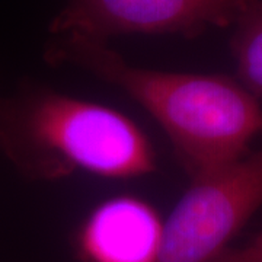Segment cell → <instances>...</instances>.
<instances>
[{
  "label": "cell",
  "mask_w": 262,
  "mask_h": 262,
  "mask_svg": "<svg viewBox=\"0 0 262 262\" xmlns=\"http://www.w3.org/2000/svg\"><path fill=\"white\" fill-rule=\"evenodd\" d=\"M44 58L128 95L165 131L189 181L244 159L262 136L261 99L233 77L134 66L108 42L76 35H51Z\"/></svg>",
  "instance_id": "obj_1"
},
{
  "label": "cell",
  "mask_w": 262,
  "mask_h": 262,
  "mask_svg": "<svg viewBox=\"0 0 262 262\" xmlns=\"http://www.w3.org/2000/svg\"><path fill=\"white\" fill-rule=\"evenodd\" d=\"M0 151L34 182L79 172L134 179L158 169L151 141L130 117L35 83L0 99Z\"/></svg>",
  "instance_id": "obj_2"
},
{
  "label": "cell",
  "mask_w": 262,
  "mask_h": 262,
  "mask_svg": "<svg viewBox=\"0 0 262 262\" xmlns=\"http://www.w3.org/2000/svg\"><path fill=\"white\" fill-rule=\"evenodd\" d=\"M262 207V149L191 181L172 213L155 262H210Z\"/></svg>",
  "instance_id": "obj_3"
},
{
  "label": "cell",
  "mask_w": 262,
  "mask_h": 262,
  "mask_svg": "<svg viewBox=\"0 0 262 262\" xmlns=\"http://www.w3.org/2000/svg\"><path fill=\"white\" fill-rule=\"evenodd\" d=\"M244 9L239 0H66L48 31L99 42L121 35L195 38L232 27Z\"/></svg>",
  "instance_id": "obj_4"
},
{
  "label": "cell",
  "mask_w": 262,
  "mask_h": 262,
  "mask_svg": "<svg viewBox=\"0 0 262 262\" xmlns=\"http://www.w3.org/2000/svg\"><path fill=\"white\" fill-rule=\"evenodd\" d=\"M163 233L156 208L134 195L102 201L76 232L82 262H155Z\"/></svg>",
  "instance_id": "obj_5"
},
{
  "label": "cell",
  "mask_w": 262,
  "mask_h": 262,
  "mask_svg": "<svg viewBox=\"0 0 262 262\" xmlns=\"http://www.w3.org/2000/svg\"><path fill=\"white\" fill-rule=\"evenodd\" d=\"M233 27L232 53L237 80L262 99V0H251Z\"/></svg>",
  "instance_id": "obj_6"
},
{
  "label": "cell",
  "mask_w": 262,
  "mask_h": 262,
  "mask_svg": "<svg viewBox=\"0 0 262 262\" xmlns=\"http://www.w3.org/2000/svg\"><path fill=\"white\" fill-rule=\"evenodd\" d=\"M210 262H262V230L241 246H229Z\"/></svg>",
  "instance_id": "obj_7"
},
{
  "label": "cell",
  "mask_w": 262,
  "mask_h": 262,
  "mask_svg": "<svg viewBox=\"0 0 262 262\" xmlns=\"http://www.w3.org/2000/svg\"><path fill=\"white\" fill-rule=\"evenodd\" d=\"M239 2H241V3H242V5H244L245 8H246V6H248V5H249V3H251V0H239Z\"/></svg>",
  "instance_id": "obj_8"
}]
</instances>
